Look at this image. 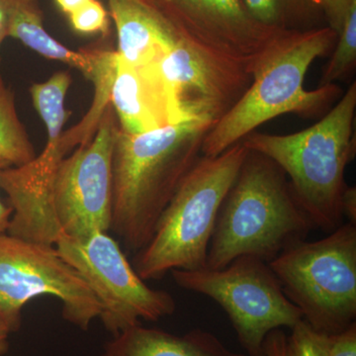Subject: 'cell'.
<instances>
[{
    "mask_svg": "<svg viewBox=\"0 0 356 356\" xmlns=\"http://www.w3.org/2000/svg\"><path fill=\"white\" fill-rule=\"evenodd\" d=\"M54 296L70 324L88 331L102 306L76 269L55 247L0 235V320L11 334L19 331L22 310L33 299Z\"/></svg>",
    "mask_w": 356,
    "mask_h": 356,
    "instance_id": "8",
    "label": "cell"
},
{
    "mask_svg": "<svg viewBox=\"0 0 356 356\" xmlns=\"http://www.w3.org/2000/svg\"><path fill=\"white\" fill-rule=\"evenodd\" d=\"M118 37L117 57L130 65L159 64L178 41L154 13L132 0H108Z\"/></svg>",
    "mask_w": 356,
    "mask_h": 356,
    "instance_id": "14",
    "label": "cell"
},
{
    "mask_svg": "<svg viewBox=\"0 0 356 356\" xmlns=\"http://www.w3.org/2000/svg\"><path fill=\"white\" fill-rule=\"evenodd\" d=\"M213 124L184 121L142 134L115 135L110 231L129 252L146 247L178 185L202 156Z\"/></svg>",
    "mask_w": 356,
    "mask_h": 356,
    "instance_id": "1",
    "label": "cell"
},
{
    "mask_svg": "<svg viewBox=\"0 0 356 356\" xmlns=\"http://www.w3.org/2000/svg\"><path fill=\"white\" fill-rule=\"evenodd\" d=\"M55 248L92 290L102 306L103 327L113 336L139 325L140 318L156 322L175 313L172 295L147 286L106 232H95L83 241L64 233Z\"/></svg>",
    "mask_w": 356,
    "mask_h": 356,
    "instance_id": "9",
    "label": "cell"
},
{
    "mask_svg": "<svg viewBox=\"0 0 356 356\" xmlns=\"http://www.w3.org/2000/svg\"><path fill=\"white\" fill-rule=\"evenodd\" d=\"M286 343L287 334L282 330H273L264 341V356H286Z\"/></svg>",
    "mask_w": 356,
    "mask_h": 356,
    "instance_id": "24",
    "label": "cell"
},
{
    "mask_svg": "<svg viewBox=\"0 0 356 356\" xmlns=\"http://www.w3.org/2000/svg\"><path fill=\"white\" fill-rule=\"evenodd\" d=\"M110 105L121 130L133 135L179 123L159 64L135 67L116 54Z\"/></svg>",
    "mask_w": 356,
    "mask_h": 356,
    "instance_id": "13",
    "label": "cell"
},
{
    "mask_svg": "<svg viewBox=\"0 0 356 356\" xmlns=\"http://www.w3.org/2000/svg\"><path fill=\"white\" fill-rule=\"evenodd\" d=\"M243 2L257 22L280 32L301 30L297 28L300 20L318 6L314 0H243Z\"/></svg>",
    "mask_w": 356,
    "mask_h": 356,
    "instance_id": "18",
    "label": "cell"
},
{
    "mask_svg": "<svg viewBox=\"0 0 356 356\" xmlns=\"http://www.w3.org/2000/svg\"><path fill=\"white\" fill-rule=\"evenodd\" d=\"M329 356H356V323L329 336Z\"/></svg>",
    "mask_w": 356,
    "mask_h": 356,
    "instance_id": "22",
    "label": "cell"
},
{
    "mask_svg": "<svg viewBox=\"0 0 356 356\" xmlns=\"http://www.w3.org/2000/svg\"><path fill=\"white\" fill-rule=\"evenodd\" d=\"M172 274L177 286L205 295L222 307L248 356H264L269 332L292 329L303 320L268 264L259 257L243 255L222 268L175 269Z\"/></svg>",
    "mask_w": 356,
    "mask_h": 356,
    "instance_id": "7",
    "label": "cell"
},
{
    "mask_svg": "<svg viewBox=\"0 0 356 356\" xmlns=\"http://www.w3.org/2000/svg\"><path fill=\"white\" fill-rule=\"evenodd\" d=\"M11 332L0 320V355H6L9 348L8 337Z\"/></svg>",
    "mask_w": 356,
    "mask_h": 356,
    "instance_id": "29",
    "label": "cell"
},
{
    "mask_svg": "<svg viewBox=\"0 0 356 356\" xmlns=\"http://www.w3.org/2000/svg\"><path fill=\"white\" fill-rule=\"evenodd\" d=\"M35 158V147L20 120L13 89L0 79V159L20 166Z\"/></svg>",
    "mask_w": 356,
    "mask_h": 356,
    "instance_id": "17",
    "label": "cell"
},
{
    "mask_svg": "<svg viewBox=\"0 0 356 356\" xmlns=\"http://www.w3.org/2000/svg\"><path fill=\"white\" fill-rule=\"evenodd\" d=\"M341 212L343 218H348V222L356 225V188L355 186H346L341 197Z\"/></svg>",
    "mask_w": 356,
    "mask_h": 356,
    "instance_id": "26",
    "label": "cell"
},
{
    "mask_svg": "<svg viewBox=\"0 0 356 356\" xmlns=\"http://www.w3.org/2000/svg\"><path fill=\"white\" fill-rule=\"evenodd\" d=\"M313 229L282 168L248 149L220 208L206 267L222 268L243 255L268 264L283 250L305 241Z\"/></svg>",
    "mask_w": 356,
    "mask_h": 356,
    "instance_id": "3",
    "label": "cell"
},
{
    "mask_svg": "<svg viewBox=\"0 0 356 356\" xmlns=\"http://www.w3.org/2000/svg\"><path fill=\"white\" fill-rule=\"evenodd\" d=\"M356 65V2L350 6L337 33V43L323 69L318 86L337 84L353 74Z\"/></svg>",
    "mask_w": 356,
    "mask_h": 356,
    "instance_id": "19",
    "label": "cell"
},
{
    "mask_svg": "<svg viewBox=\"0 0 356 356\" xmlns=\"http://www.w3.org/2000/svg\"><path fill=\"white\" fill-rule=\"evenodd\" d=\"M286 356H329V336L301 320L287 336Z\"/></svg>",
    "mask_w": 356,
    "mask_h": 356,
    "instance_id": "20",
    "label": "cell"
},
{
    "mask_svg": "<svg viewBox=\"0 0 356 356\" xmlns=\"http://www.w3.org/2000/svg\"><path fill=\"white\" fill-rule=\"evenodd\" d=\"M100 356H248L234 353L214 334L193 330L178 336L136 325L113 336Z\"/></svg>",
    "mask_w": 356,
    "mask_h": 356,
    "instance_id": "15",
    "label": "cell"
},
{
    "mask_svg": "<svg viewBox=\"0 0 356 356\" xmlns=\"http://www.w3.org/2000/svg\"><path fill=\"white\" fill-rule=\"evenodd\" d=\"M119 124L111 105L86 144L58 163L51 181V202L65 235L83 241L108 233L112 218V152Z\"/></svg>",
    "mask_w": 356,
    "mask_h": 356,
    "instance_id": "10",
    "label": "cell"
},
{
    "mask_svg": "<svg viewBox=\"0 0 356 356\" xmlns=\"http://www.w3.org/2000/svg\"><path fill=\"white\" fill-rule=\"evenodd\" d=\"M9 166L11 165L7 161L0 159V172L3 170L4 168H9ZM11 215H13V209H11L10 206L6 205L0 200V235L6 233L9 222H10Z\"/></svg>",
    "mask_w": 356,
    "mask_h": 356,
    "instance_id": "27",
    "label": "cell"
},
{
    "mask_svg": "<svg viewBox=\"0 0 356 356\" xmlns=\"http://www.w3.org/2000/svg\"><path fill=\"white\" fill-rule=\"evenodd\" d=\"M74 31L83 34H106L109 28L108 13L98 0H90L86 6L69 16Z\"/></svg>",
    "mask_w": 356,
    "mask_h": 356,
    "instance_id": "21",
    "label": "cell"
},
{
    "mask_svg": "<svg viewBox=\"0 0 356 356\" xmlns=\"http://www.w3.org/2000/svg\"><path fill=\"white\" fill-rule=\"evenodd\" d=\"M89 1L90 0H56L60 10L69 16L86 6Z\"/></svg>",
    "mask_w": 356,
    "mask_h": 356,
    "instance_id": "28",
    "label": "cell"
},
{
    "mask_svg": "<svg viewBox=\"0 0 356 356\" xmlns=\"http://www.w3.org/2000/svg\"><path fill=\"white\" fill-rule=\"evenodd\" d=\"M288 299L314 330L332 336L356 318V225L302 241L268 262Z\"/></svg>",
    "mask_w": 356,
    "mask_h": 356,
    "instance_id": "6",
    "label": "cell"
},
{
    "mask_svg": "<svg viewBox=\"0 0 356 356\" xmlns=\"http://www.w3.org/2000/svg\"><path fill=\"white\" fill-rule=\"evenodd\" d=\"M177 40L248 67L281 33L261 25L243 0H143Z\"/></svg>",
    "mask_w": 356,
    "mask_h": 356,
    "instance_id": "11",
    "label": "cell"
},
{
    "mask_svg": "<svg viewBox=\"0 0 356 356\" xmlns=\"http://www.w3.org/2000/svg\"><path fill=\"white\" fill-rule=\"evenodd\" d=\"M8 37L18 40L42 57L79 70L91 83L97 76L99 50H70L53 38L44 29L38 0H18L11 16Z\"/></svg>",
    "mask_w": 356,
    "mask_h": 356,
    "instance_id": "16",
    "label": "cell"
},
{
    "mask_svg": "<svg viewBox=\"0 0 356 356\" xmlns=\"http://www.w3.org/2000/svg\"><path fill=\"white\" fill-rule=\"evenodd\" d=\"M134 2H137V3H139L140 6H143V0H132Z\"/></svg>",
    "mask_w": 356,
    "mask_h": 356,
    "instance_id": "30",
    "label": "cell"
},
{
    "mask_svg": "<svg viewBox=\"0 0 356 356\" xmlns=\"http://www.w3.org/2000/svg\"><path fill=\"white\" fill-rule=\"evenodd\" d=\"M325 11L330 27L337 33L341 30L346 14L356 0H314Z\"/></svg>",
    "mask_w": 356,
    "mask_h": 356,
    "instance_id": "23",
    "label": "cell"
},
{
    "mask_svg": "<svg viewBox=\"0 0 356 356\" xmlns=\"http://www.w3.org/2000/svg\"><path fill=\"white\" fill-rule=\"evenodd\" d=\"M18 0H0V48L8 37L11 16Z\"/></svg>",
    "mask_w": 356,
    "mask_h": 356,
    "instance_id": "25",
    "label": "cell"
},
{
    "mask_svg": "<svg viewBox=\"0 0 356 356\" xmlns=\"http://www.w3.org/2000/svg\"><path fill=\"white\" fill-rule=\"evenodd\" d=\"M356 83L311 127L288 135L252 133L248 151L273 161L287 175L297 202L315 228L331 233L343 221L346 166L355 156Z\"/></svg>",
    "mask_w": 356,
    "mask_h": 356,
    "instance_id": "4",
    "label": "cell"
},
{
    "mask_svg": "<svg viewBox=\"0 0 356 356\" xmlns=\"http://www.w3.org/2000/svg\"><path fill=\"white\" fill-rule=\"evenodd\" d=\"M247 154L240 142L216 156L198 159L159 216L151 240L136 252L132 266L143 280H161L175 269L206 268L220 208Z\"/></svg>",
    "mask_w": 356,
    "mask_h": 356,
    "instance_id": "5",
    "label": "cell"
},
{
    "mask_svg": "<svg viewBox=\"0 0 356 356\" xmlns=\"http://www.w3.org/2000/svg\"><path fill=\"white\" fill-rule=\"evenodd\" d=\"M179 122L216 124L245 95L250 70L178 40L159 63Z\"/></svg>",
    "mask_w": 356,
    "mask_h": 356,
    "instance_id": "12",
    "label": "cell"
},
{
    "mask_svg": "<svg viewBox=\"0 0 356 356\" xmlns=\"http://www.w3.org/2000/svg\"><path fill=\"white\" fill-rule=\"evenodd\" d=\"M337 39L330 26L288 30L276 37L254 63L252 83L240 102L206 134L202 156L222 154L280 115L324 116L343 90L337 84L307 90L304 83L311 65L331 53Z\"/></svg>",
    "mask_w": 356,
    "mask_h": 356,
    "instance_id": "2",
    "label": "cell"
}]
</instances>
